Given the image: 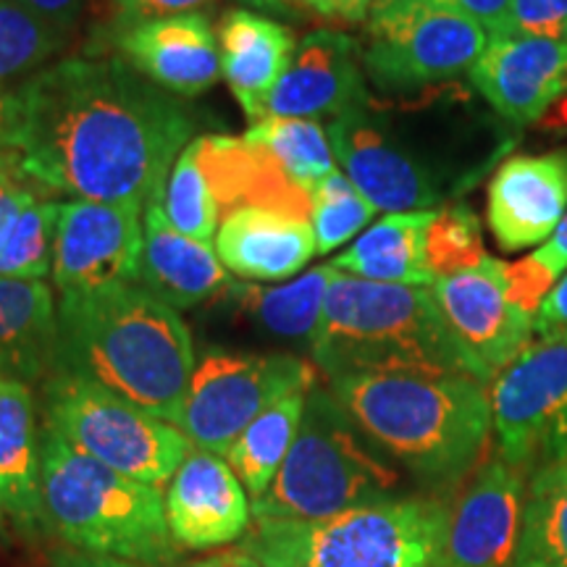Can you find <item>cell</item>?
<instances>
[{"label": "cell", "instance_id": "1", "mask_svg": "<svg viewBox=\"0 0 567 567\" xmlns=\"http://www.w3.org/2000/svg\"><path fill=\"white\" fill-rule=\"evenodd\" d=\"M17 151L27 179L71 200L161 205L195 122L130 63L63 59L17 84Z\"/></svg>", "mask_w": 567, "mask_h": 567}, {"label": "cell", "instance_id": "2", "mask_svg": "<svg viewBox=\"0 0 567 567\" xmlns=\"http://www.w3.org/2000/svg\"><path fill=\"white\" fill-rule=\"evenodd\" d=\"M195 365L187 323L142 284L61 295L55 371L95 381L145 413L179 425Z\"/></svg>", "mask_w": 567, "mask_h": 567}, {"label": "cell", "instance_id": "3", "mask_svg": "<svg viewBox=\"0 0 567 567\" xmlns=\"http://www.w3.org/2000/svg\"><path fill=\"white\" fill-rule=\"evenodd\" d=\"M331 394L368 442L421 478H460L492 434L486 384L465 373L344 375Z\"/></svg>", "mask_w": 567, "mask_h": 567}, {"label": "cell", "instance_id": "4", "mask_svg": "<svg viewBox=\"0 0 567 567\" xmlns=\"http://www.w3.org/2000/svg\"><path fill=\"white\" fill-rule=\"evenodd\" d=\"M310 352L329 381L360 373H465L484 381L452 334L434 289L344 271L331 279Z\"/></svg>", "mask_w": 567, "mask_h": 567}, {"label": "cell", "instance_id": "5", "mask_svg": "<svg viewBox=\"0 0 567 567\" xmlns=\"http://www.w3.org/2000/svg\"><path fill=\"white\" fill-rule=\"evenodd\" d=\"M40 494L48 530L71 549L163 567L176 559L161 486L122 476L42 425Z\"/></svg>", "mask_w": 567, "mask_h": 567}, {"label": "cell", "instance_id": "6", "mask_svg": "<svg viewBox=\"0 0 567 567\" xmlns=\"http://www.w3.org/2000/svg\"><path fill=\"white\" fill-rule=\"evenodd\" d=\"M450 509L384 499L313 523L252 520L243 549L264 567H439Z\"/></svg>", "mask_w": 567, "mask_h": 567}, {"label": "cell", "instance_id": "7", "mask_svg": "<svg viewBox=\"0 0 567 567\" xmlns=\"http://www.w3.org/2000/svg\"><path fill=\"white\" fill-rule=\"evenodd\" d=\"M396 486L400 473L368 450L331 389L313 386L281 471L268 492L252 499V520H326L394 499Z\"/></svg>", "mask_w": 567, "mask_h": 567}, {"label": "cell", "instance_id": "8", "mask_svg": "<svg viewBox=\"0 0 567 567\" xmlns=\"http://www.w3.org/2000/svg\"><path fill=\"white\" fill-rule=\"evenodd\" d=\"M42 396L45 423L74 450L142 484L163 486L172 481L195 450L179 425L145 413L82 375L55 371Z\"/></svg>", "mask_w": 567, "mask_h": 567}, {"label": "cell", "instance_id": "9", "mask_svg": "<svg viewBox=\"0 0 567 567\" xmlns=\"http://www.w3.org/2000/svg\"><path fill=\"white\" fill-rule=\"evenodd\" d=\"M313 386L316 368L297 354L208 350L195 365L179 429L197 450L226 457L255 417Z\"/></svg>", "mask_w": 567, "mask_h": 567}, {"label": "cell", "instance_id": "10", "mask_svg": "<svg viewBox=\"0 0 567 567\" xmlns=\"http://www.w3.org/2000/svg\"><path fill=\"white\" fill-rule=\"evenodd\" d=\"M492 429L515 471L567 463V337L534 339L494 375Z\"/></svg>", "mask_w": 567, "mask_h": 567}, {"label": "cell", "instance_id": "11", "mask_svg": "<svg viewBox=\"0 0 567 567\" xmlns=\"http://www.w3.org/2000/svg\"><path fill=\"white\" fill-rule=\"evenodd\" d=\"M486 45V30L473 19L410 0L368 19L363 69L384 90H421L471 71Z\"/></svg>", "mask_w": 567, "mask_h": 567}, {"label": "cell", "instance_id": "12", "mask_svg": "<svg viewBox=\"0 0 567 567\" xmlns=\"http://www.w3.org/2000/svg\"><path fill=\"white\" fill-rule=\"evenodd\" d=\"M431 289L452 334L484 381H494L502 368L534 342V316L509 302L505 264L492 255L471 271L436 279Z\"/></svg>", "mask_w": 567, "mask_h": 567}, {"label": "cell", "instance_id": "13", "mask_svg": "<svg viewBox=\"0 0 567 567\" xmlns=\"http://www.w3.org/2000/svg\"><path fill=\"white\" fill-rule=\"evenodd\" d=\"M140 205L61 203L53 284L61 295H84L109 284L137 281L142 252Z\"/></svg>", "mask_w": 567, "mask_h": 567}, {"label": "cell", "instance_id": "14", "mask_svg": "<svg viewBox=\"0 0 567 567\" xmlns=\"http://www.w3.org/2000/svg\"><path fill=\"white\" fill-rule=\"evenodd\" d=\"M326 132L347 179L375 210H429L442 200L434 176L368 113V105L339 113Z\"/></svg>", "mask_w": 567, "mask_h": 567}, {"label": "cell", "instance_id": "15", "mask_svg": "<svg viewBox=\"0 0 567 567\" xmlns=\"http://www.w3.org/2000/svg\"><path fill=\"white\" fill-rule=\"evenodd\" d=\"M467 74L502 118L517 126L536 124L567 95V42L494 38Z\"/></svg>", "mask_w": 567, "mask_h": 567}, {"label": "cell", "instance_id": "16", "mask_svg": "<svg viewBox=\"0 0 567 567\" xmlns=\"http://www.w3.org/2000/svg\"><path fill=\"white\" fill-rule=\"evenodd\" d=\"M523 473L496 457L481 465L450 509L439 567H509L523 517Z\"/></svg>", "mask_w": 567, "mask_h": 567}, {"label": "cell", "instance_id": "17", "mask_svg": "<svg viewBox=\"0 0 567 567\" xmlns=\"http://www.w3.org/2000/svg\"><path fill=\"white\" fill-rule=\"evenodd\" d=\"M166 520L176 547L221 549L252 526V499L221 455L195 446L168 484Z\"/></svg>", "mask_w": 567, "mask_h": 567}, {"label": "cell", "instance_id": "18", "mask_svg": "<svg viewBox=\"0 0 567 567\" xmlns=\"http://www.w3.org/2000/svg\"><path fill=\"white\" fill-rule=\"evenodd\" d=\"M567 213V147L515 155L486 189V221L505 252L542 247Z\"/></svg>", "mask_w": 567, "mask_h": 567}, {"label": "cell", "instance_id": "19", "mask_svg": "<svg viewBox=\"0 0 567 567\" xmlns=\"http://www.w3.org/2000/svg\"><path fill=\"white\" fill-rule=\"evenodd\" d=\"M358 53V42L344 32L305 34L268 101L266 118H334L350 109H365L368 90Z\"/></svg>", "mask_w": 567, "mask_h": 567}, {"label": "cell", "instance_id": "20", "mask_svg": "<svg viewBox=\"0 0 567 567\" xmlns=\"http://www.w3.org/2000/svg\"><path fill=\"white\" fill-rule=\"evenodd\" d=\"M113 38L118 59L176 97L203 95L221 80V48L205 13L142 21Z\"/></svg>", "mask_w": 567, "mask_h": 567}, {"label": "cell", "instance_id": "21", "mask_svg": "<svg viewBox=\"0 0 567 567\" xmlns=\"http://www.w3.org/2000/svg\"><path fill=\"white\" fill-rule=\"evenodd\" d=\"M137 284L174 310L221 297L231 287L216 247L187 237L168 221L161 205L145 208Z\"/></svg>", "mask_w": 567, "mask_h": 567}, {"label": "cell", "instance_id": "22", "mask_svg": "<svg viewBox=\"0 0 567 567\" xmlns=\"http://www.w3.org/2000/svg\"><path fill=\"white\" fill-rule=\"evenodd\" d=\"M216 252L226 271L243 279L281 281L300 274L318 250L308 218L266 205H245L224 216L216 231Z\"/></svg>", "mask_w": 567, "mask_h": 567}, {"label": "cell", "instance_id": "23", "mask_svg": "<svg viewBox=\"0 0 567 567\" xmlns=\"http://www.w3.org/2000/svg\"><path fill=\"white\" fill-rule=\"evenodd\" d=\"M3 523L24 536L48 530L32 386L0 375V526Z\"/></svg>", "mask_w": 567, "mask_h": 567}, {"label": "cell", "instance_id": "24", "mask_svg": "<svg viewBox=\"0 0 567 567\" xmlns=\"http://www.w3.org/2000/svg\"><path fill=\"white\" fill-rule=\"evenodd\" d=\"M221 76L255 124L264 122L268 101L292 61L297 40L289 27L255 11L234 9L218 27Z\"/></svg>", "mask_w": 567, "mask_h": 567}, {"label": "cell", "instance_id": "25", "mask_svg": "<svg viewBox=\"0 0 567 567\" xmlns=\"http://www.w3.org/2000/svg\"><path fill=\"white\" fill-rule=\"evenodd\" d=\"M197 142L213 200L221 216L245 205H266L310 221V193L297 187L264 147L245 137H197Z\"/></svg>", "mask_w": 567, "mask_h": 567}, {"label": "cell", "instance_id": "26", "mask_svg": "<svg viewBox=\"0 0 567 567\" xmlns=\"http://www.w3.org/2000/svg\"><path fill=\"white\" fill-rule=\"evenodd\" d=\"M59 308L45 281L0 279V375L38 384L55 371Z\"/></svg>", "mask_w": 567, "mask_h": 567}, {"label": "cell", "instance_id": "27", "mask_svg": "<svg viewBox=\"0 0 567 567\" xmlns=\"http://www.w3.org/2000/svg\"><path fill=\"white\" fill-rule=\"evenodd\" d=\"M434 218L436 210L389 213L360 234L350 250L337 255L331 266L365 281L434 287V276L425 266V234Z\"/></svg>", "mask_w": 567, "mask_h": 567}, {"label": "cell", "instance_id": "28", "mask_svg": "<svg viewBox=\"0 0 567 567\" xmlns=\"http://www.w3.org/2000/svg\"><path fill=\"white\" fill-rule=\"evenodd\" d=\"M334 274L337 268L326 264L302 274L300 279L284 284V287L231 284L224 295L234 302V308H239L255 323L264 326L268 334L310 344L318 321H321L323 302Z\"/></svg>", "mask_w": 567, "mask_h": 567}, {"label": "cell", "instance_id": "29", "mask_svg": "<svg viewBox=\"0 0 567 567\" xmlns=\"http://www.w3.org/2000/svg\"><path fill=\"white\" fill-rule=\"evenodd\" d=\"M305 400H308V392L284 396L264 415L255 417L226 452L224 460L237 473V478L243 481L250 499L264 496L268 486L274 484L276 473L281 471L284 460H287L295 444L297 431H300Z\"/></svg>", "mask_w": 567, "mask_h": 567}, {"label": "cell", "instance_id": "30", "mask_svg": "<svg viewBox=\"0 0 567 567\" xmlns=\"http://www.w3.org/2000/svg\"><path fill=\"white\" fill-rule=\"evenodd\" d=\"M509 567H567V463L534 473Z\"/></svg>", "mask_w": 567, "mask_h": 567}, {"label": "cell", "instance_id": "31", "mask_svg": "<svg viewBox=\"0 0 567 567\" xmlns=\"http://www.w3.org/2000/svg\"><path fill=\"white\" fill-rule=\"evenodd\" d=\"M245 140L264 147L279 163L281 172L308 193L331 172H337L329 132L316 118H264L250 126Z\"/></svg>", "mask_w": 567, "mask_h": 567}, {"label": "cell", "instance_id": "32", "mask_svg": "<svg viewBox=\"0 0 567 567\" xmlns=\"http://www.w3.org/2000/svg\"><path fill=\"white\" fill-rule=\"evenodd\" d=\"M69 34L45 19L34 17L17 0H0V82L9 84L21 76L51 66L66 48Z\"/></svg>", "mask_w": 567, "mask_h": 567}, {"label": "cell", "instance_id": "33", "mask_svg": "<svg viewBox=\"0 0 567 567\" xmlns=\"http://www.w3.org/2000/svg\"><path fill=\"white\" fill-rule=\"evenodd\" d=\"M161 208L176 229L187 237L210 243L221 226V210L213 200L208 176L200 161V142L193 140L176 158L163 189Z\"/></svg>", "mask_w": 567, "mask_h": 567}, {"label": "cell", "instance_id": "34", "mask_svg": "<svg viewBox=\"0 0 567 567\" xmlns=\"http://www.w3.org/2000/svg\"><path fill=\"white\" fill-rule=\"evenodd\" d=\"M59 213V203L38 200V197L27 205L9 239L0 245V279L42 281L53 274Z\"/></svg>", "mask_w": 567, "mask_h": 567}, {"label": "cell", "instance_id": "35", "mask_svg": "<svg viewBox=\"0 0 567 567\" xmlns=\"http://www.w3.org/2000/svg\"><path fill=\"white\" fill-rule=\"evenodd\" d=\"M375 208L342 172H331L310 189V226L318 255H329L371 224Z\"/></svg>", "mask_w": 567, "mask_h": 567}, {"label": "cell", "instance_id": "36", "mask_svg": "<svg viewBox=\"0 0 567 567\" xmlns=\"http://www.w3.org/2000/svg\"><path fill=\"white\" fill-rule=\"evenodd\" d=\"M484 258V231H481L478 213L467 203L436 210V218L425 234V266L434 281L471 271Z\"/></svg>", "mask_w": 567, "mask_h": 567}, {"label": "cell", "instance_id": "37", "mask_svg": "<svg viewBox=\"0 0 567 567\" xmlns=\"http://www.w3.org/2000/svg\"><path fill=\"white\" fill-rule=\"evenodd\" d=\"M555 284L557 276L536 258V252L526 255V258L517 260V264H505L507 297L515 308L523 310V313L536 318L538 308H542V302L547 300V295L555 289Z\"/></svg>", "mask_w": 567, "mask_h": 567}, {"label": "cell", "instance_id": "38", "mask_svg": "<svg viewBox=\"0 0 567 567\" xmlns=\"http://www.w3.org/2000/svg\"><path fill=\"white\" fill-rule=\"evenodd\" d=\"M513 34L567 42V0H513Z\"/></svg>", "mask_w": 567, "mask_h": 567}, {"label": "cell", "instance_id": "39", "mask_svg": "<svg viewBox=\"0 0 567 567\" xmlns=\"http://www.w3.org/2000/svg\"><path fill=\"white\" fill-rule=\"evenodd\" d=\"M34 200L32 182L21 172L19 153L0 151V245L9 239L19 216Z\"/></svg>", "mask_w": 567, "mask_h": 567}, {"label": "cell", "instance_id": "40", "mask_svg": "<svg viewBox=\"0 0 567 567\" xmlns=\"http://www.w3.org/2000/svg\"><path fill=\"white\" fill-rule=\"evenodd\" d=\"M210 3L216 0H111L113 34L137 27L142 21L179 17V13H203Z\"/></svg>", "mask_w": 567, "mask_h": 567}, {"label": "cell", "instance_id": "41", "mask_svg": "<svg viewBox=\"0 0 567 567\" xmlns=\"http://www.w3.org/2000/svg\"><path fill=\"white\" fill-rule=\"evenodd\" d=\"M429 3L473 19L484 27L488 40L513 34V0H429Z\"/></svg>", "mask_w": 567, "mask_h": 567}, {"label": "cell", "instance_id": "42", "mask_svg": "<svg viewBox=\"0 0 567 567\" xmlns=\"http://www.w3.org/2000/svg\"><path fill=\"white\" fill-rule=\"evenodd\" d=\"M534 334L538 339L567 337V271L538 308L534 318Z\"/></svg>", "mask_w": 567, "mask_h": 567}, {"label": "cell", "instance_id": "43", "mask_svg": "<svg viewBox=\"0 0 567 567\" xmlns=\"http://www.w3.org/2000/svg\"><path fill=\"white\" fill-rule=\"evenodd\" d=\"M17 3L66 34H71L84 11V0H17Z\"/></svg>", "mask_w": 567, "mask_h": 567}, {"label": "cell", "instance_id": "44", "mask_svg": "<svg viewBox=\"0 0 567 567\" xmlns=\"http://www.w3.org/2000/svg\"><path fill=\"white\" fill-rule=\"evenodd\" d=\"M19 95L17 87L0 82V151H17Z\"/></svg>", "mask_w": 567, "mask_h": 567}, {"label": "cell", "instance_id": "45", "mask_svg": "<svg viewBox=\"0 0 567 567\" xmlns=\"http://www.w3.org/2000/svg\"><path fill=\"white\" fill-rule=\"evenodd\" d=\"M534 252H536V258L557 276V279H563V274L567 271V213H565L563 221H559L555 234H551L547 243H544Z\"/></svg>", "mask_w": 567, "mask_h": 567}, {"label": "cell", "instance_id": "46", "mask_svg": "<svg viewBox=\"0 0 567 567\" xmlns=\"http://www.w3.org/2000/svg\"><path fill=\"white\" fill-rule=\"evenodd\" d=\"M51 567H134V565L126 563V559L87 555V551H61V555L53 557Z\"/></svg>", "mask_w": 567, "mask_h": 567}, {"label": "cell", "instance_id": "47", "mask_svg": "<svg viewBox=\"0 0 567 567\" xmlns=\"http://www.w3.org/2000/svg\"><path fill=\"white\" fill-rule=\"evenodd\" d=\"M373 0H329V19L347 21V24H360L371 17Z\"/></svg>", "mask_w": 567, "mask_h": 567}, {"label": "cell", "instance_id": "48", "mask_svg": "<svg viewBox=\"0 0 567 567\" xmlns=\"http://www.w3.org/2000/svg\"><path fill=\"white\" fill-rule=\"evenodd\" d=\"M189 567H264V565H260L258 559H255L252 555H247V551L239 547V549H221V551H216V555L197 559V563Z\"/></svg>", "mask_w": 567, "mask_h": 567}, {"label": "cell", "instance_id": "49", "mask_svg": "<svg viewBox=\"0 0 567 567\" xmlns=\"http://www.w3.org/2000/svg\"><path fill=\"white\" fill-rule=\"evenodd\" d=\"M542 126H547L551 132H567V95L544 116Z\"/></svg>", "mask_w": 567, "mask_h": 567}, {"label": "cell", "instance_id": "50", "mask_svg": "<svg viewBox=\"0 0 567 567\" xmlns=\"http://www.w3.org/2000/svg\"><path fill=\"white\" fill-rule=\"evenodd\" d=\"M243 3L250 6V9L274 11V13H287L289 11V0H243Z\"/></svg>", "mask_w": 567, "mask_h": 567}, {"label": "cell", "instance_id": "51", "mask_svg": "<svg viewBox=\"0 0 567 567\" xmlns=\"http://www.w3.org/2000/svg\"><path fill=\"white\" fill-rule=\"evenodd\" d=\"M405 3H410V0H373L371 17H379V13H386V11H392V9H400V6H405ZM371 17H368V19H371Z\"/></svg>", "mask_w": 567, "mask_h": 567}, {"label": "cell", "instance_id": "52", "mask_svg": "<svg viewBox=\"0 0 567 567\" xmlns=\"http://www.w3.org/2000/svg\"><path fill=\"white\" fill-rule=\"evenodd\" d=\"M305 6H310L321 17H329V0H305Z\"/></svg>", "mask_w": 567, "mask_h": 567}]
</instances>
